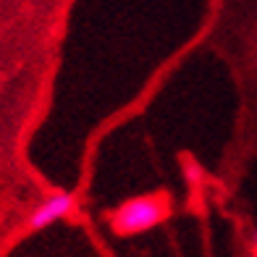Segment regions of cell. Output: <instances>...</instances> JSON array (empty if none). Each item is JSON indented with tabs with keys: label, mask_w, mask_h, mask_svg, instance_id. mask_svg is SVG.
<instances>
[{
	"label": "cell",
	"mask_w": 257,
	"mask_h": 257,
	"mask_svg": "<svg viewBox=\"0 0 257 257\" xmlns=\"http://www.w3.org/2000/svg\"><path fill=\"white\" fill-rule=\"evenodd\" d=\"M166 205H163L158 197H137V200H128L126 205H121L113 215V228L121 233V236H134V233H142L155 228L163 218H166Z\"/></svg>",
	"instance_id": "1"
},
{
	"label": "cell",
	"mask_w": 257,
	"mask_h": 257,
	"mask_svg": "<svg viewBox=\"0 0 257 257\" xmlns=\"http://www.w3.org/2000/svg\"><path fill=\"white\" fill-rule=\"evenodd\" d=\"M71 210H74V194H68V192L50 194L48 200L34 207V213L29 215V228H32V231L48 228L50 223H55V220L66 218Z\"/></svg>",
	"instance_id": "2"
},
{
	"label": "cell",
	"mask_w": 257,
	"mask_h": 257,
	"mask_svg": "<svg viewBox=\"0 0 257 257\" xmlns=\"http://www.w3.org/2000/svg\"><path fill=\"white\" fill-rule=\"evenodd\" d=\"M249 254H252V257H257V231L252 233V244H249Z\"/></svg>",
	"instance_id": "3"
}]
</instances>
